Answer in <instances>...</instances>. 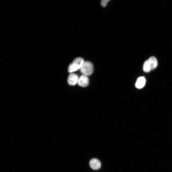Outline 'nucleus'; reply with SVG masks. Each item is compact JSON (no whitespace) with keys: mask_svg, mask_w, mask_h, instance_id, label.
<instances>
[{"mask_svg":"<svg viewBox=\"0 0 172 172\" xmlns=\"http://www.w3.org/2000/svg\"><path fill=\"white\" fill-rule=\"evenodd\" d=\"M81 71L84 75L86 76L91 75L93 72V66L92 63L89 62H86L81 67Z\"/></svg>","mask_w":172,"mask_h":172,"instance_id":"obj_1","label":"nucleus"},{"mask_svg":"<svg viewBox=\"0 0 172 172\" xmlns=\"http://www.w3.org/2000/svg\"><path fill=\"white\" fill-rule=\"evenodd\" d=\"M89 79L87 76L83 75L78 78V85L81 87H86L89 84Z\"/></svg>","mask_w":172,"mask_h":172,"instance_id":"obj_2","label":"nucleus"},{"mask_svg":"<svg viewBox=\"0 0 172 172\" xmlns=\"http://www.w3.org/2000/svg\"><path fill=\"white\" fill-rule=\"evenodd\" d=\"M78 78L77 75L74 74H70L68 78V83L70 86H75L78 83Z\"/></svg>","mask_w":172,"mask_h":172,"instance_id":"obj_3","label":"nucleus"},{"mask_svg":"<svg viewBox=\"0 0 172 172\" xmlns=\"http://www.w3.org/2000/svg\"><path fill=\"white\" fill-rule=\"evenodd\" d=\"M89 165L90 168L94 170H98L100 169L101 166L100 161L96 158H94L90 160L89 162Z\"/></svg>","mask_w":172,"mask_h":172,"instance_id":"obj_4","label":"nucleus"},{"mask_svg":"<svg viewBox=\"0 0 172 172\" xmlns=\"http://www.w3.org/2000/svg\"><path fill=\"white\" fill-rule=\"evenodd\" d=\"M146 79L144 77H140L138 79L135 86L138 89H141L143 88L145 85Z\"/></svg>","mask_w":172,"mask_h":172,"instance_id":"obj_5","label":"nucleus"},{"mask_svg":"<svg viewBox=\"0 0 172 172\" xmlns=\"http://www.w3.org/2000/svg\"><path fill=\"white\" fill-rule=\"evenodd\" d=\"M151 70L155 69L157 67L158 61L156 58L153 57H150L148 60Z\"/></svg>","mask_w":172,"mask_h":172,"instance_id":"obj_6","label":"nucleus"},{"mask_svg":"<svg viewBox=\"0 0 172 172\" xmlns=\"http://www.w3.org/2000/svg\"><path fill=\"white\" fill-rule=\"evenodd\" d=\"M84 62V59L81 58H76L73 62L74 64L78 68V69H81Z\"/></svg>","mask_w":172,"mask_h":172,"instance_id":"obj_7","label":"nucleus"},{"mask_svg":"<svg viewBox=\"0 0 172 172\" xmlns=\"http://www.w3.org/2000/svg\"><path fill=\"white\" fill-rule=\"evenodd\" d=\"M143 69L144 71L146 72H149L151 70L150 66L148 60H147L145 62Z\"/></svg>","mask_w":172,"mask_h":172,"instance_id":"obj_8","label":"nucleus"},{"mask_svg":"<svg viewBox=\"0 0 172 172\" xmlns=\"http://www.w3.org/2000/svg\"><path fill=\"white\" fill-rule=\"evenodd\" d=\"M78 70L77 67L73 63L70 64L68 68V72L69 73L74 72Z\"/></svg>","mask_w":172,"mask_h":172,"instance_id":"obj_9","label":"nucleus"},{"mask_svg":"<svg viewBox=\"0 0 172 172\" xmlns=\"http://www.w3.org/2000/svg\"><path fill=\"white\" fill-rule=\"evenodd\" d=\"M110 1L111 0H101V4L102 6L103 7H106L107 3Z\"/></svg>","mask_w":172,"mask_h":172,"instance_id":"obj_10","label":"nucleus"}]
</instances>
